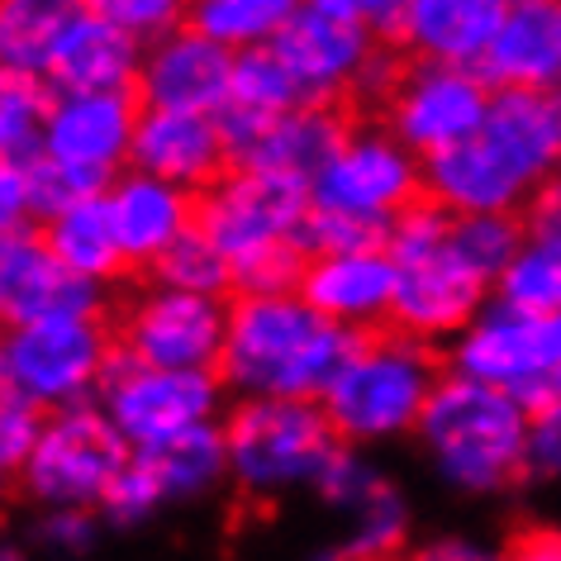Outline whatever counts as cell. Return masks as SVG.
Masks as SVG:
<instances>
[{"label": "cell", "instance_id": "obj_1", "mask_svg": "<svg viewBox=\"0 0 561 561\" xmlns=\"http://www.w3.org/2000/svg\"><path fill=\"white\" fill-rule=\"evenodd\" d=\"M561 101L542 91H495L481 134L424 162V201L447 215H524L557 181Z\"/></svg>", "mask_w": 561, "mask_h": 561}, {"label": "cell", "instance_id": "obj_2", "mask_svg": "<svg viewBox=\"0 0 561 561\" xmlns=\"http://www.w3.org/2000/svg\"><path fill=\"white\" fill-rule=\"evenodd\" d=\"M357 333L329 324L300 290L233 296L219 381L238 400H324Z\"/></svg>", "mask_w": 561, "mask_h": 561}, {"label": "cell", "instance_id": "obj_3", "mask_svg": "<svg viewBox=\"0 0 561 561\" xmlns=\"http://www.w3.org/2000/svg\"><path fill=\"white\" fill-rule=\"evenodd\" d=\"M314 215L310 181L229 167L201 195V229L233 266L238 296H276L296 290L305 272V224Z\"/></svg>", "mask_w": 561, "mask_h": 561}, {"label": "cell", "instance_id": "obj_4", "mask_svg": "<svg viewBox=\"0 0 561 561\" xmlns=\"http://www.w3.org/2000/svg\"><path fill=\"white\" fill-rule=\"evenodd\" d=\"M419 447L433 476L471 500L510 495L528 481V438L533 410L504 396L495 386L467 381L457 371H443L424 419H419Z\"/></svg>", "mask_w": 561, "mask_h": 561}, {"label": "cell", "instance_id": "obj_5", "mask_svg": "<svg viewBox=\"0 0 561 561\" xmlns=\"http://www.w3.org/2000/svg\"><path fill=\"white\" fill-rule=\"evenodd\" d=\"M447 362L438 347L410 339L400 329L357 333L343 371L324 390V414L347 447H386L414 438L433 390H438Z\"/></svg>", "mask_w": 561, "mask_h": 561}, {"label": "cell", "instance_id": "obj_6", "mask_svg": "<svg viewBox=\"0 0 561 561\" xmlns=\"http://www.w3.org/2000/svg\"><path fill=\"white\" fill-rule=\"evenodd\" d=\"M386 252L396 257L400 290L390 329L410 333L428 347H447L476 314L495 300V286L461 257L453 243V215L433 201H419L386 233Z\"/></svg>", "mask_w": 561, "mask_h": 561}, {"label": "cell", "instance_id": "obj_7", "mask_svg": "<svg viewBox=\"0 0 561 561\" xmlns=\"http://www.w3.org/2000/svg\"><path fill=\"white\" fill-rule=\"evenodd\" d=\"M229 481L252 500H280L319 490L333 457L343 453L339 428L319 400H238L219 419Z\"/></svg>", "mask_w": 561, "mask_h": 561}, {"label": "cell", "instance_id": "obj_8", "mask_svg": "<svg viewBox=\"0 0 561 561\" xmlns=\"http://www.w3.org/2000/svg\"><path fill=\"white\" fill-rule=\"evenodd\" d=\"M119 339L101 314L38 319L0 333V381L5 396L38 414L77 410L101 396Z\"/></svg>", "mask_w": 561, "mask_h": 561}, {"label": "cell", "instance_id": "obj_9", "mask_svg": "<svg viewBox=\"0 0 561 561\" xmlns=\"http://www.w3.org/2000/svg\"><path fill=\"white\" fill-rule=\"evenodd\" d=\"M310 201L319 215L386 238L400 215L424 201V158H414L386 124H357L324 172L310 181Z\"/></svg>", "mask_w": 561, "mask_h": 561}, {"label": "cell", "instance_id": "obj_10", "mask_svg": "<svg viewBox=\"0 0 561 561\" xmlns=\"http://www.w3.org/2000/svg\"><path fill=\"white\" fill-rule=\"evenodd\" d=\"M134 447L119 438L115 424L101 414V404L44 414V428L34 438V453L20 471V490L38 510H95L110 495Z\"/></svg>", "mask_w": 561, "mask_h": 561}, {"label": "cell", "instance_id": "obj_11", "mask_svg": "<svg viewBox=\"0 0 561 561\" xmlns=\"http://www.w3.org/2000/svg\"><path fill=\"white\" fill-rule=\"evenodd\" d=\"M224 390L229 386L219 381V371L148 367V362L119 353L95 404L134 453H152V447L176 443L195 428L219 424Z\"/></svg>", "mask_w": 561, "mask_h": 561}, {"label": "cell", "instance_id": "obj_12", "mask_svg": "<svg viewBox=\"0 0 561 561\" xmlns=\"http://www.w3.org/2000/svg\"><path fill=\"white\" fill-rule=\"evenodd\" d=\"M447 371L467 376V381L495 386L514 396L528 410L561 400V367L552 357V339H547V319L524 314L514 305L490 300L453 343L443 347Z\"/></svg>", "mask_w": 561, "mask_h": 561}, {"label": "cell", "instance_id": "obj_13", "mask_svg": "<svg viewBox=\"0 0 561 561\" xmlns=\"http://www.w3.org/2000/svg\"><path fill=\"white\" fill-rule=\"evenodd\" d=\"M490 101H495V87L481 77V67L404 58L396 87L381 105V124L414 158L428 162L481 134Z\"/></svg>", "mask_w": 561, "mask_h": 561}, {"label": "cell", "instance_id": "obj_14", "mask_svg": "<svg viewBox=\"0 0 561 561\" xmlns=\"http://www.w3.org/2000/svg\"><path fill=\"white\" fill-rule=\"evenodd\" d=\"M138 119H144L138 91L53 95L38 158H44L53 172H62L81 195L110 191L134 167Z\"/></svg>", "mask_w": 561, "mask_h": 561}, {"label": "cell", "instance_id": "obj_15", "mask_svg": "<svg viewBox=\"0 0 561 561\" xmlns=\"http://www.w3.org/2000/svg\"><path fill=\"white\" fill-rule=\"evenodd\" d=\"M224 333H229V300L191 296L176 286H138L119 310V353L148 367L172 371H219Z\"/></svg>", "mask_w": 561, "mask_h": 561}, {"label": "cell", "instance_id": "obj_16", "mask_svg": "<svg viewBox=\"0 0 561 561\" xmlns=\"http://www.w3.org/2000/svg\"><path fill=\"white\" fill-rule=\"evenodd\" d=\"M333 514H343V557L357 561H400L410 552V533H414V510L404 500V490L396 485V476H386L371 461V453L347 447L333 457V467L324 471V481L314 490Z\"/></svg>", "mask_w": 561, "mask_h": 561}, {"label": "cell", "instance_id": "obj_17", "mask_svg": "<svg viewBox=\"0 0 561 561\" xmlns=\"http://www.w3.org/2000/svg\"><path fill=\"white\" fill-rule=\"evenodd\" d=\"M272 48L290 67V77H296V87L310 105H343L357 101L362 77H367L371 58L386 44L371 30H362L343 15H329L324 5L310 0Z\"/></svg>", "mask_w": 561, "mask_h": 561}, {"label": "cell", "instance_id": "obj_18", "mask_svg": "<svg viewBox=\"0 0 561 561\" xmlns=\"http://www.w3.org/2000/svg\"><path fill=\"white\" fill-rule=\"evenodd\" d=\"M296 290L329 324H339L347 333H381L396 319L400 272L386 248L314 252V257H305Z\"/></svg>", "mask_w": 561, "mask_h": 561}, {"label": "cell", "instance_id": "obj_19", "mask_svg": "<svg viewBox=\"0 0 561 561\" xmlns=\"http://www.w3.org/2000/svg\"><path fill=\"white\" fill-rule=\"evenodd\" d=\"M105 290L58 262L44 229L0 238V324L20 329L62 314H101Z\"/></svg>", "mask_w": 561, "mask_h": 561}, {"label": "cell", "instance_id": "obj_20", "mask_svg": "<svg viewBox=\"0 0 561 561\" xmlns=\"http://www.w3.org/2000/svg\"><path fill=\"white\" fill-rule=\"evenodd\" d=\"M233 87V53L205 38L201 30H176L148 44L144 72H138V101L144 110H195L219 115Z\"/></svg>", "mask_w": 561, "mask_h": 561}, {"label": "cell", "instance_id": "obj_21", "mask_svg": "<svg viewBox=\"0 0 561 561\" xmlns=\"http://www.w3.org/2000/svg\"><path fill=\"white\" fill-rule=\"evenodd\" d=\"M233 167L215 115L195 110H144L134 134V172L162 176L181 191H209Z\"/></svg>", "mask_w": 561, "mask_h": 561}, {"label": "cell", "instance_id": "obj_22", "mask_svg": "<svg viewBox=\"0 0 561 561\" xmlns=\"http://www.w3.org/2000/svg\"><path fill=\"white\" fill-rule=\"evenodd\" d=\"M105 201H110V219H115L124 262L148 266V272L195 229V219H201V201H195L191 191H181L162 176L134 172V167L105 191Z\"/></svg>", "mask_w": 561, "mask_h": 561}, {"label": "cell", "instance_id": "obj_23", "mask_svg": "<svg viewBox=\"0 0 561 561\" xmlns=\"http://www.w3.org/2000/svg\"><path fill=\"white\" fill-rule=\"evenodd\" d=\"M504 15H510V0H404L396 44L404 48V58L481 67Z\"/></svg>", "mask_w": 561, "mask_h": 561}, {"label": "cell", "instance_id": "obj_24", "mask_svg": "<svg viewBox=\"0 0 561 561\" xmlns=\"http://www.w3.org/2000/svg\"><path fill=\"white\" fill-rule=\"evenodd\" d=\"M481 77L495 91H561V0L510 5L495 44L481 58Z\"/></svg>", "mask_w": 561, "mask_h": 561}, {"label": "cell", "instance_id": "obj_25", "mask_svg": "<svg viewBox=\"0 0 561 561\" xmlns=\"http://www.w3.org/2000/svg\"><path fill=\"white\" fill-rule=\"evenodd\" d=\"M144 44L101 20L95 10H81V20L67 30L58 58L48 67V87L58 95H87V91H138L144 72Z\"/></svg>", "mask_w": 561, "mask_h": 561}, {"label": "cell", "instance_id": "obj_26", "mask_svg": "<svg viewBox=\"0 0 561 561\" xmlns=\"http://www.w3.org/2000/svg\"><path fill=\"white\" fill-rule=\"evenodd\" d=\"M347 134H353V124H347L339 105H296L286 115L266 119L233 167H262V172L314 181L333 152L343 148Z\"/></svg>", "mask_w": 561, "mask_h": 561}, {"label": "cell", "instance_id": "obj_27", "mask_svg": "<svg viewBox=\"0 0 561 561\" xmlns=\"http://www.w3.org/2000/svg\"><path fill=\"white\" fill-rule=\"evenodd\" d=\"M44 238L67 272H77L81 280H91V286H101V290L110 280H119V272H129L115 219H110L105 191L81 195V201L62 205L53 219H44Z\"/></svg>", "mask_w": 561, "mask_h": 561}, {"label": "cell", "instance_id": "obj_28", "mask_svg": "<svg viewBox=\"0 0 561 561\" xmlns=\"http://www.w3.org/2000/svg\"><path fill=\"white\" fill-rule=\"evenodd\" d=\"M87 0H0V67L48 77Z\"/></svg>", "mask_w": 561, "mask_h": 561}, {"label": "cell", "instance_id": "obj_29", "mask_svg": "<svg viewBox=\"0 0 561 561\" xmlns=\"http://www.w3.org/2000/svg\"><path fill=\"white\" fill-rule=\"evenodd\" d=\"M144 467L158 485L162 504H181V500H205L209 490H219L229 481V453H224V428H195L176 443H162L152 453H138Z\"/></svg>", "mask_w": 561, "mask_h": 561}, {"label": "cell", "instance_id": "obj_30", "mask_svg": "<svg viewBox=\"0 0 561 561\" xmlns=\"http://www.w3.org/2000/svg\"><path fill=\"white\" fill-rule=\"evenodd\" d=\"M305 5L310 0H191V30H201L238 58L252 48H272Z\"/></svg>", "mask_w": 561, "mask_h": 561}, {"label": "cell", "instance_id": "obj_31", "mask_svg": "<svg viewBox=\"0 0 561 561\" xmlns=\"http://www.w3.org/2000/svg\"><path fill=\"white\" fill-rule=\"evenodd\" d=\"M53 95L58 91L48 87V77L0 67V158H15V162L38 158Z\"/></svg>", "mask_w": 561, "mask_h": 561}, {"label": "cell", "instance_id": "obj_32", "mask_svg": "<svg viewBox=\"0 0 561 561\" xmlns=\"http://www.w3.org/2000/svg\"><path fill=\"white\" fill-rule=\"evenodd\" d=\"M152 280H162V286H176V290H191V296H215V300L238 296L229 257H224V252L209 243L201 229H191L158 266H152Z\"/></svg>", "mask_w": 561, "mask_h": 561}, {"label": "cell", "instance_id": "obj_33", "mask_svg": "<svg viewBox=\"0 0 561 561\" xmlns=\"http://www.w3.org/2000/svg\"><path fill=\"white\" fill-rule=\"evenodd\" d=\"M524 215H453V243L490 286L504 276V266L524 248Z\"/></svg>", "mask_w": 561, "mask_h": 561}, {"label": "cell", "instance_id": "obj_34", "mask_svg": "<svg viewBox=\"0 0 561 561\" xmlns=\"http://www.w3.org/2000/svg\"><path fill=\"white\" fill-rule=\"evenodd\" d=\"M87 10L138 38L144 48L191 24V0H87Z\"/></svg>", "mask_w": 561, "mask_h": 561}, {"label": "cell", "instance_id": "obj_35", "mask_svg": "<svg viewBox=\"0 0 561 561\" xmlns=\"http://www.w3.org/2000/svg\"><path fill=\"white\" fill-rule=\"evenodd\" d=\"M38 428H44V414L10 400V396H0V504H5L10 485H20V471L34 453Z\"/></svg>", "mask_w": 561, "mask_h": 561}, {"label": "cell", "instance_id": "obj_36", "mask_svg": "<svg viewBox=\"0 0 561 561\" xmlns=\"http://www.w3.org/2000/svg\"><path fill=\"white\" fill-rule=\"evenodd\" d=\"M158 510H167L162 495H158V485H152V476L144 467V457H129L124 461V471L115 476V485H110V495L101 504V514L110 518V524H119V528H134V524H148Z\"/></svg>", "mask_w": 561, "mask_h": 561}, {"label": "cell", "instance_id": "obj_37", "mask_svg": "<svg viewBox=\"0 0 561 561\" xmlns=\"http://www.w3.org/2000/svg\"><path fill=\"white\" fill-rule=\"evenodd\" d=\"M95 533H101V518L95 510H44L38 518V542L58 557H81L95 547Z\"/></svg>", "mask_w": 561, "mask_h": 561}, {"label": "cell", "instance_id": "obj_38", "mask_svg": "<svg viewBox=\"0 0 561 561\" xmlns=\"http://www.w3.org/2000/svg\"><path fill=\"white\" fill-rule=\"evenodd\" d=\"M34 186H30V162L0 158V238H15L34 229Z\"/></svg>", "mask_w": 561, "mask_h": 561}, {"label": "cell", "instance_id": "obj_39", "mask_svg": "<svg viewBox=\"0 0 561 561\" xmlns=\"http://www.w3.org/2000/svg\"><path fill=\"white\" fill-rule=\"evenodd\" d=\"M528 471L538 481L561 485V400L533 410V438H528Z\"/></svg>", "mask_w": 561, "mask_h": 561}, {"label": "cell", "instance_id": "obj_40", "mask_svg": "<svg viewBox=\"0 0 561 561\" xmlns=\"http://www.w3.org/2000/svg\"><path fill=\"white\" fill-rule=\"evenodd\" d=\"M400 561H504V552L485 538H471V533H433V538L410 542Z\"/></svg>", "mask_w": 561, "mask_h": 561}, {"label": "cell", "instance_id": "obj_41", "mask_svg": "<svg viewBox=\"0 0 561 561\" xmlns=\"http://www.w3.org/2000/svg\"><path fill=\"white\" fill-rule=\"evenodd\" d=\"M504 561H561V524L552 518H533V524H518L510 538L500 542Z\"/></svg>", "mask_w": 561, "mask_h": 561}, {"label": "cell", "instance_id": "obj_42", "mask_svg": "<svg viewBox=\"0 0 561 561\" xmlns=\"http://www.w3.org/2000/svg\"><path fill=\"white\" fill-rule=\"evenodd\" d=\"M314 5H324L329 15L362 24V30H371L376 38H396V24L404 15V0H314Z\"/></svg>", "mask_w": 561, "mask_h": 561}, {"label": "cell", "instance_id": "obj_43", "mask_svg": "<svg viewBox=\"0 0 561 561\" xmlns=\"http://www.w3.org/2000/svg\"><path fill=\"white\" fill-rule=\"evenodd\" d=\"M524 229L533 238H561V181L538 191V201L524 209Z\"/></svg>", "mask_w": 561, "mask_h": 561}, {"label": "cell", "instance_id": "obj_44", "mask_svg": "<svg viewBox=\"0 0 561 561\" xmlns=\"http://www.w3.org/2000/svg\"><path fill=\"white\" fill-rule=\"evenodd\" d=\"M0 561H30V557H24L20 547H0Z\"/></svg>", "mask_w": 561, "mask_h": 561}, {"label": "cell", "instance_id": "obj_45", "mask_svg": "<svg viewBox=\"0 0 561 561\" xmlns=\"http://www.w3.org/2000/svg\"><path fill=\"white\" fill-rule=\"evenodd\" d=\"M319 561H357V557H343V552H339V547H333V552H324V557H319Z\"/></svg>", "mask_w": 561, "mask_h": 561}, {"label": "cell", "instance_id": "obj_46", "mask_svg": "<svg viewBox=\"0 0 561 561\" xmlns=\"http://www.w3.org/2000/svg\"><path fill=\"white\" fill-rule=\"evenodd\" d=\"M510 5H542V0H510Z\"/></svg>", "mask_w": 561, "mask_h": 561}, {"label": "cell", "instance_id": "obj_47", "mask_svg": "<svg viewBox=\"0 0 561 561\" xmlns=\"http://www.w3.org/2000/svg\"><path fill=\"white\" fill-rule=\"evenodd\" d=\"M557 181H561V162H557Z\"/></svg>", "mask_w": 561, "mask_h": 561}, {"label": "cell", "instance_id": "obj_48", "mask_svg": "<svg viewBox=\"0 0 561 561\" xmlns=\"http://www.w3.org/2000/svg\"><path fill=\"white\" fill-rule=\"evenodd\" d=\"M0 396H5V381H0Z\"/></svg>", "mask_w": 561, "mask_h": 561}, {"label": "cell", "instance_id": "obj_49", "mask_svg": "<svg viewBox=\"0 0 561 561\" xmlns=\"http://www.w3.org/2000/svg\"><path fill=\"white\" fill-rule=\"evenodd\" d=\"M557 101H561V91H557Z\"/></svg>", "mask_w": 561, "mask_h": 561}]
</instances>
